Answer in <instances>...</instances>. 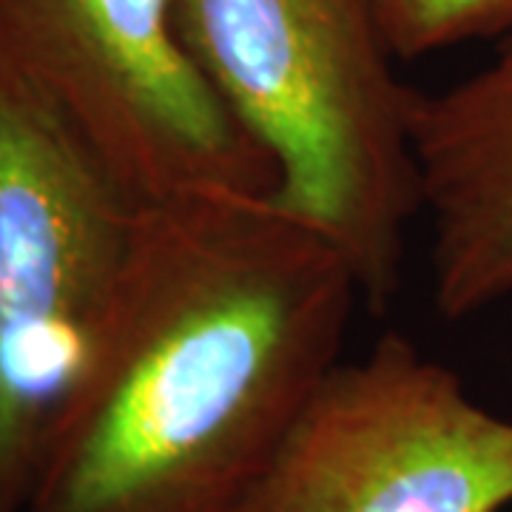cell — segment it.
I'll return each instance as SVG.
<instances>
[{
  "label": "cell",
  "instance_id": "6da1fadb",
  "mask_svg": "<svg viewBox=\"0 0 512 512\" xmlns=\"http://www.w3.org/2000/svg\"><path fill=\"white\" fill-rule=\"evenodd\" d=\"M359 302L348 259L271 194L140 205L26 512H239Z\"/></svg>",
  "mask_w": 512,
  "mask_h": 512
},
{
  "label": "cell",
  "instance_id": "7a4b0ae2",
  "mask_svg": "<svg viewBox=\"0 0 512 512\" xmlns=\"http://www.w3.org/2000/svg\"><path fill=\"white\" fill-rule=\"evenodd\" d=\"M180 32L276 168L271 200L339 248L370 311L402 282L421 217L416 97L376 0H183Z\"/></svg>",
  "mask_w": 512,
  "mask_h": 512
},
{
  "label": "cell",
  "instance_id": "3957f363",
  "mask_svg": "<svg viewBox=\"0 0 512 512\" xmlns=\"http://www.w3.org/2000/svg\"><path fill=\"white\" fill-rule=\"evenodd\" d=\"M140 202L0 80V512H26L83 382Z\"/></svg>",
  "mask_w": 512,
  "mask_h": 512
},
{
  "label": "cell",
  "instance_id": "277c9868",
  "mask_svg": "<svg viewBox=\"0 0 512 512\" xmlns=\"http://www.w3.org/2000/svg\"><path fill=\"white\" fill-rule=\"evenodd\" d=\"M183 0H0V80L26 94L140 205L274 194L271 157L202 77Z\"/></svg>",
  "mask_w": 512,
  "mask_h": 512
},
{
  "label": "cell",
  "instance_id": "5b68a950",
  "mask_svg": "<svg viewBox=\"0 0 512 512\" xmlns=\"http://www.w3.org/2000/svg\"><path fill=\"white\" fill-rule=\"evenodd\" d=\"M512 507V419L450 367L384 333L339 359L239 512H501Z\"/></svg>",
  "mask_w": 512,
  "mask_h": 512
},
{
  "label": "cell",
  "instance_id": "8992f818",
  "mask_svg": "<svg viewBox=\"0 0 512 512\" xmlns=\"http://www.w3.org/2000/svg\"><path fill=\"white\" fill-rule=\"evenodd\" d=\"M433 305L470 319L512 302V29L453 86L416 97Z\"/></svg>",
  "mask_w": 512,
  "mask_h": 512
},
{
  "label": "cell",
  "instance_id": "52a82bcc",
  "mask_svg": "<svg viewBox=\"0 0 512 512\" xmlns=\"http://www.w3.org/2000/svg\"><path fill=\"white\" fill-rule=\"evenodd\" d=\"M376 9L399 60L439 55L512 29V0H376Z\"/></svg>",
  "mask_w": 512,
  "mask_h": 512
}]
</instances>
